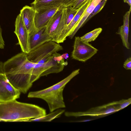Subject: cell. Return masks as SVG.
<instances>
[{
  "mask_svg": "<svg viewBox=\"0 0 131 131\" xmlns=\"http://www.w3.org/2000/svg\"><path fill=\"white\" fill-rule=\"evenodd\" d=\"M76 0H65L63 5L65 7H71Z\"/></svg>",
  "mask_w": 131,
  "mask_h": 131,
  "instance_id": "23",
  "label": "cell"
},
{
  "mask_svg": "<svg viewBox=\"0 0 131 131\" xmlns=\"http://www.w3.org/2000/svg\"><path fill=\"white\" fill-rule=\"evenodd\" d=\"M63 6V5H61L35 10L34 20L37 29L46 27L54 14Z\"/></svg>",
  "mask_w": 131,
  "mask_h": 131,
  "instance_id": "10",
  "label": "cell"
},
{
  "mask_svg": "<svg viewBox=\"0 0 131 131\" xmlns=\"http://www.w3.org/2000/svg\"><path fill=\"white\" fill-rule=\"evenodd\" d=\"M67 8L64 6L54 14L46 26L44 32L57 43L65 27Z\"/></svg>",
  "mask_w": 131,
  "mask_h": 131,
  "instance_id": "4",
  "label": "cell"
},
{
  "mask_svg": "<svg viewBox=\"0 0 131 131\" xmlns=\"http://www.w3.org/2000/svg\"><path fill=\"white\" fill-rule=\"evenodd\" d=\"M3 62L0 61V73H4L3 69Z\"/></svg>",
  "mask_w": 131,
  "mask_h": 131,
  "instance_id": "26",
  "label": "cell"
},
{
  "mask_svg": "<svg viewBox=\"0 0 131 131\" xmlns=\"http://www.w3.org/2000/svg\"><path fill=\"white\" fill-rule=\"evenodd\" d=\"M88 0H76L72 6L70 7L72 9H79Z\"/></svg>",
  "mask_w": 131,
  "mask_h": 131,
  "instance_id": "20",
  "label": "cell"
},
{
  "mask_svg": "<svg viewBox=\"0 0 131 131\" xmlns=\"http://www.w3.org/2000/svg\"><path fill=\"white\" fill-rule=\"evenodd\" d=\"M65 111L64 109H58L42 117L30 119L29 121L51 122L53 119L60 117Z\"/></svg>",
  "mask_w": 131,
  "mask_h": 131,
  "instance_id": "17",
  "label": "cell"
},
{
  "mask_svg": "<svg viewBox=\"0 0 131 131\" xmlns=\"http://www.w3.org/2000/svg\"><path fill=\"white\" fill-rule=\"evenodd\" d=\"M92 0H89L79 8L77 13L68 26L62 39V43L72 33L73 28L78 23L83 13L89 5Z\"/></svg>",
  "mask_w": 131,
  "mask_h": 131,
  "instance_id": "15",
  "label": "cell"
},
{
  "mask_svg": "<svg viewBox=\"0 0 131 131\" xmlns=\"http://www.w3.org/2000/svg\"><path fill=\"white\" fill-rule=\"evenodd\" d=\"M46 114L45 109L35 104L16 100L0 102V120L2 121L28 122Z\"/></svg>",
  "mask_w": 131,
  "mask_h": 131,
  "instance_id": "2",
  "label": "cell"
},
{
  "mask_svg": "<svg viewBox=\"0 0 131 131\" xmlns=\"http://www.w3.org/2000/svg\"><path fill=\"white\" fill-rule=\"evenodd\" d=\"M63 49L62 47L59 43L51 41L30 51L27 54V58L29 61L36 63L54 53Z\"/></svg>",
  "mask_w": 131,
  "mask_h": 131,
  "instance_id": "6",
  "label": "cell"
},
{
  "mask_svg": "<svg viewBox=\"0 0 131 131\" xmlns=\"http://www.w3.org/2000/svg\"><path fill=\"white\" fill-rule=\"evenodd\" d=\"M131 99H129L126 101L120 104V107L119 108V110L123 109L127 106L128 105L131 103Z\"/></svg>",
  "mask_w": 131,
  "mask_h": 131,
  "instance_id": "24",
  "label": "cell"
},
{
  "mask_svg": "<svg viewBox=\"0 0 131 131\" xmlns=\"http://www.w3.org/2000/svg\"><path fill=\"white\" fill-rule=\"evenodd\" d=\"M102 30V28H97L80 37L81 40L85 42L93 41L97 38Z\"/></svg>",
  "mask_w": 131,
  "mask_h": 131,
  "instance_id": "18",
  "label": "cell"
},
{
  "mask_svg": "<svg viewBox=\"0 0 131 131\" xmlns=\"http://www.w3.org/2000/svg\"><path fill=\"white\" fill-rule=\"evenodd\" d=\"M61 56L64 59H67L69 57L68 54L67 53L63 54L61 55Z\"/></svg>",
  "mask_w": 131,
  "mask_h": 131,
  "instance_id": "27",
  "label": "cell"
},
{
  "mask_svg": "<svg viewBox=\"0 0 131 131\" xmlns=\"http://www.w3.org/2000/svg\"><path fill=\"white\" fill-rule=\"evenodd\" d=\"M80 70L79 69L74 70L66 78L49 87L29 92L28 97L39 98L45 101L48 105L50 112L65 108L63 95V89L67 84L79 73Z\"/></svg>",
  "mask_w": 131,
  "mask_h": 131,
  "instance_id": "3",
  "label": "cell"
},
{
  "mask_svg": "<svg viewBox=\"0 0 131 131\" xmlns=\"http://www.w3.org/2000/svg\"><path fill=\"white\" fill-rule=\"evenodd\" d=\"M65 0H35L31 4L35 10L63 5Z\"/></svg>",
  "mask_w": 131,
  "mask_h": 131,
  "instance_id": "16",
  "label": "cell"
},
{
  "mask_svg": "<svg viewBox=\"0 0 131 131\" xmlns=\"http://www.w3.org/2000/svg\"><path fill=\"white\" fill-rule=\"evenodd\" d=\"M46 27L37 30V31L33 34H29L28 43L30 51L46 42L52 40V38L45 32Z\"/></svg>",
  "mask_w": 131,
  "mask_h": 131,
  "instance_id": "12",
  "label": "cell"
},
{
  "mask_svg": "<svg viewBox=\"0 0 131 131\" xmlns=\"http://www.w3.org/2000/svg\"><path fill=\"white\" fill-rule=\"evenodd\" d=\"M35 12L33 6L28 5L24 6L20 11L23 23L30 35L33 34L37 31L34 20Z\"/></svg>",
  "mask_w": 131,
  "mask_h": 131,
  "instance_id": "11",
  "label": "cell"
},
{
  "mask_svg": "<svg viewBox=\"0 0 131 131\" xmlns=\"http://www.w3.org/2000/svg\"><path fill=\"white\" fill-rule=\"evenodd\" d=\"M113 107H111L108 108L103 112V114H107L118 110H116Z\"/></svg>",
  "mask_w": 131,
  "mask_h": 131,
  "instance_id": "25",
  "label": "cell"
},
{
  "mask_svg": "<svg viewBox=\"0 0 131 131\" xmlns=\"http://www.w3.org/2000/svg\"><path fill=\"white\" fill-rule=\"evenodd\" d=\"M35 64L28 60L27 54L20 53L4 63V73L15 88L25 94L32 85L30 80Z\"/></svg>",
  "mask_w": 131,
  "mask_h": 131,
  "instance_id": "1",
  "label": "cell"
},
{
  "mask_svg": "<svg viewBox=\"0 0 131 131\" xmlns=\"http://www.w3.org/2000/svg\"><path fill=\"white\" fill-rule=\"evenodd\" d=\"M123 67L126 70L131 69V58H128L124 62Z\"/></svg>",
  "mask_w": 131,
  "mask_h": 131,
  "instance_id": "21",
  "label": "cell"
},
{
  "mask_svg": "<svg viewBox=\"0 0 131 131\" xmlns=\"http://www.w3.org/2000/svg\"><path fill=\"white\" fill-rule=\"evenodd\" d=\"M68 64L67 61H64L60 53L57 52H54L46 63L45 71L41 74L40 77L50 74L59 73L63 70Z\"/></svg>",
  "mask_w": 131,
  "mask_h": 131,
  "instance_id": "9",
  "label": "cell"
},
{
  "mask_svg": "<svg viewBox=\"0 0 131 131\" xmlns=\"http://www.w3.org/2000/svg\"><path fill=\"white\" fill-rule=\"evenodd\" d=\"M21 92L10 83L4 73H0V102L18 99Z\"/></svg>",
  "mask_w": 131,
  "mask_h": 131,
  "instance_id": "7",
  "label": "cell"
},
{
  "mask_svg": "<svg viewBox=\"0 0 131 131\" xmlns=\"http://www.w3.org/2000/svg\"><path fill=\"white\" fill-rule=\"evenodd\" d=\"M5 46V42L2 35V29L0 25V49H4Z\"/></svg>",
  "mask_w": 131,
  "mask_h": 131,
  "instance_id": "22",
  "label": "cell"
},
{
  "mask_svg": "<svg viewBox=\"0 0 131 131\" xmlns=\"http://www.w3.org/2000/svg\"><path fill=\"white\" fill-rule=\"evenodd\" d=\"M15 26L14 32L17 37L18 43L20 46L22 51L28 54L30 52L28 43L29 34L24 24L20 13L16 18Z\"/></svg>",
  "mask_w": 131,
  "mask_h": 131,
  "instance_id": "8",
  "label": "cell"
},
{
  "mask_svg": "<svg viewBox=\"0 0 131 131\" xmlns=\"http://www.w3.org/2000/svg\"><path fill=\"white\" fill-rule=\"evenodd\" d=\"M102 0H92L90 3L83 13L79 20L74 26L71 35L69 36L72 39L79 29L84 25V23L95 7Z\"/></svg>",
  "mask_w": 131,
  "mask_h": 131,
  "instance_id": "14",
  "label": "cell"
},
{
  "mask_svg": "<svg viewBox=\"0 0 131 131\" xmlns=\"http://www.w3.org/2000/svg\"><path fill=\"white\" fill-rule=\"evenodd\" d=\"M98 50L91 44L81 39L79 37L75 38L71 57L73 59L85 62L97 53Z\"/></svg>",
  "mask_w": 131,
  "mask_h": 131,
  "instance_id": "5",
  "label": "cell"
},
{
  "mask_svg": "<svg viewBox=\"0 0 131 131\" xmlns=\"http://www.w3.org/2000/svg\"><path fill=\"white\" fill-rule=\"evenodd\" d=\"M107 1V0H102L96 5L85 20L84 25L92 17L101 11L105 5Z\"/></svg>",
  "mask_w": 131,
  "mask_h": 131,
  "instance_id": "19",
  "label": "cell"
},
{
  "mask_svg": "<svg viewBox=\"0 0 131 131\" xmlns=\"http://www.w3.org/2000/svg\"><path fill=\"white\" fill-rule=\"evenodd\" d=\"M92 120V119H86L83 120H82L81 121H78V122H87L91 121V120Z\"/></svg>",
  "mask_w": 131,
  "mask_h": 131,
  "instance_id": "29",
  "label": "cell"
},
{
  "mask_svg": "<svg viewBox=\"0 0 131 131\" xmlns=\"http://www.w3.org/2000/svg\"><path fill=\"white\" fill-rule=\"evenodd\" d=\"M131 6L129 11L123 16V25L119 27L116 34L120 35L123 44L126 49H130V44L128 41L129 18L131 12Z\"/></svg>",
  "mask_w": 131,
  "mask_h": 131,
  "instance_id": "13",
  "label": "cell"
},
{
  "mask_svg": "<svg viewBox=\"0 0 131 131\" xmlns=\"http://www.w3.org/2000/svg\"><path fill=\"white\" fill-rule=\"evenodd\" d=\"M124 2L127 3L130 6L131 5V0H123Z\"/></svg>",
  "mask_w": 131,
  "mask_h": 131,
  "instance_id": "28",
  "label": "cell"
}]
</instances>
